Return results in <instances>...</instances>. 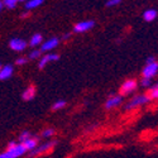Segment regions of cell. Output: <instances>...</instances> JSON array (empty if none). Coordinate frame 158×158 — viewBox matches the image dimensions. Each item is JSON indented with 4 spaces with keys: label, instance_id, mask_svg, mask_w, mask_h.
Returning <instances> with one entry per match:
<instances>
[{
    "label": "cell",
    "instance_id": "1",
    "mask_svg": "<svg viewBox=\"0 0 158 158\" xmlns=\"http://www.w3.org/2000/svg\"><path fill=\"white\" fill-rule=\"evenodd\" d=\"M151 101V99L148 98L147 94H142V95H137L131 99L127 105H125V110H131L134 108H138V106H143Z\"/></svg>",
    "mask_w": 158,
    "mask_h": 158
},
{
    "label": "cell",
    "instance_id": "2",
    "mask_svg": "<svg viewBox=\"0 0 158 158\" xmlns=\"http://www.w3.org/2000/svg\"><path fill=\"white\" fill-rule=\"evenodd\" d=\"M25 153H27V151H25V148L22 146L20 143H17L15 146L9 147V148L4 152V154H5L6 158H19V157H22V156L25 154Z\"/></svg>",
    "mask_w": 158,
    "mask_h": 158
},
{
    "label": "cell",
    "instance_id": "3",
    "mask_svg": "<svg viewBox=\"0 0 158 158\" xmlns=\"http://www.w3.org/2000/svg\"><path fill=\"white\" fill-rule=\"evenodd\" d=\"M56 140H52V142H47V143H44V144H42V146H37L33 151H31V152H28V156L32 158V157H35V156H38V154H42V153H44V152H47V151H49V149H52L55 146H56Z\"/></svg>",
    "mask_w": 158,
    "mask_h": 158
},
{
    "label": "cell",
    "instance_id": "4",
    "mask_svg": "<svg viewBox=\"0 0 158 158\" xmlns=\"http://www.w3.org/2000/svg\"><path fill=\"white\" fill-rule=\"evenodd\" d=\"M158 72V63L157 62H153V63H148L146 64V67L143 69L142 71V75H143V78H153Z\"/></svg>",
    "mask_w": 158,
    "mask_h": 158
},
{
    "label": "cell",
    "instance_id": "5",
    "mask_svg": "<svg viewBox=\"0 0 158 158\" xmlns=\"http://www.w3.org/2000/svg\"><path fill=\"white\" fill-rule=\"evenodd\" d=\"M27 42L24 41L23 38H11L10 39V42H9V47L13 49V51H15V52H22L24 51L25 48H27Z\"/></svg>",
    "mask_w": 158,
    "mask_h": 158
},
{
    "label": "cell",
    "instance_id": "6",
    "mask_svg": "<svg viewBox=\"0 0 158 158\" xmlns=\"http://www.w3.org/2000/svg\"><path fill=\"white\" fill-rule=\"evenodd\" d=\"M137 89V81L135 80H127L122 84L120 86V95L124 96V95H128L130 93H133V91Z\"/></svg>",
    "mask_w": 158,
    "mask_h": 158
},
{
    "label": "cell",
    "instance_id": "7",
    "mask_svg": "<svg viewBox=\"0 0 158 158\" xmlns=\"http://www.w3.org/2000/svg\"><path fill=\"white\" fill-rule=\"evenodd\" d=\"M95 25V22L94 20H84V22H80L75 25L73 28V32L75 33H84V32H87L90 31Z\"/></svg>",
    "mask_w": 158,
    "mask_h": 158
},
{
    "label": "cell",
    "instance_id": "8",
    "mask_svg": "<svg viewBox=\"0 0 158 158\" xmlns=\"http://www.w3.org/2000/svg\"><path fill=\"white\" fill-rule=\"evenodd\" d=\"M123 102V96L122 95H116V96H111L110 99H108V101L105 102V108L108 110L113 109V108H116Z\"/></svg>",
    "mask_w": 158,
    "mask_h": 158
},
{
    "label": "cell",
    "instance_id": "9",
    "mask_svg": "<svg viewBox=\"0 0 158 158\" xmlns=\"http://www.w3.org/2000/svg\"><path fill=\"white\" fill-rule=\"evenodd\" d=\"M13 71H14V69H13L11 64H6V66H4V67H2L0 69V80L5 81V80H8V78H10L11 75H13Z\"/></svg>",
    "mask_w": 158,
    "mask_h": 158
},
{
    "label": "cell",
    "instance_id": "10",
    "mask_svg": "<svg viewBox=\"0 0 158 158\" xmlns=\"http://www.w3.org/2000/svg\"><path fill=\"white\" fill-rule=\"evenodd\" d=\"M60 41H58V38L53 37V38H49L48 41H46L43 44H42V51H52V49H55L57 48Z\"/></svg>",
    "mask_w": 158,
    "mask_h": 158
},
{
    "label": "cell",
    "instance_id": "11",
    "mask_svg": "<svg viewBox=\"0 0 158 158\" xmlns=\"http://www.w3.org/2000/svg\"><path fill=\"white\" fill-rule=\"evenodd\" d=\"M58 58H60V56H58L57 53H49V55H47V56H44V57L41 58V61H39V63H38V67H39V69H44V66H46L48 62H51V61H57Z\"/></svg>",
    "mask_w": 158,
    "mask_h": 158
},
{
    "label": "cell",
    "instance_id": "12",
    "mask_svg": "<svg viewBox=\"0 0 158 158\" xmlns=\"http://www.w3.org/2000/svg\"><path fill=\"white\" fill-rule=\"evenodd\" d=\"M22 146L25 148V151L27 152H31V151H33L37 146H38V140H37V138H29V139H27V140H24L23 143H20Z\"/></svg>",
    "mask_w": 158,
    "mask_h": 158
},
{
    "label": "cell",
    "instance_id": "13",
    "mask_svg": "<svg viewBox=\"0 0 158 158\" xmlns=\"http://www.w3.org/2000/svg\"><path fill=\"white\" fill-rule=\"evenodd\" d=\"M34 95H35V87H34L33 85H31V86H28L27 89L24 90L23 99H24L25 101H29V100H32V99L34 98Z\"/></svg>",
    "mask_w": 158,
    "mask_h": 158
},
{
    "label": "cell",
    "instance_id": "14",
    "mask_svg": "<svg viewBox=\"0 0 158 158\" xmlns=\"http://www.w3.org/2000/svg\"><path fill=\"white\" fill-rule=\"evenodd\" d=\"M157 15H158V13L156 9H148L143 13V18L146 22H153L157 18Z\"/></svg>",
    "mask_w": 158,
    "mask_h": 158
},
{
    "label": "cell",
    "instance_id": "15",
    "mask_svg": "<svg viewBox=\"0 0 158 158\" xmlns=\"http://www.w3.org/2000/svg\"><path fill=\"white\" fill-rule=\"evenodd\" d=\"M42 4H43L42 0H29V2H25L24 8H25V10H27V11H29L32 9H35L38 6H41Z\"/></svg>",
    "mask_w": 158,
    "mask_h": 158
},
{
    "label": "cell",
    "instance_id": "16",
    "mask_svg": "<svg viewBox=\"0 0 158 158\" xmlns=\"http://www.w3.org/2000/svg\"><path fill=\"white\" fill-rule=\"evenodd\" d=\"M42 41H43V37H42V34H39V33H35L32 38H31V41H29V44H31V47H37V46H39L42 43Z\"/></svg>",
    "mask_w": 158,
    "mask_h": 158
},
{
    "label": "cell",
    "instance_id": "17",
    "mask_svg": "<svg viewBox=\"0 0 158 158\" xmlns=\"http://www.w3.org/2000/svg\"><path fill=\"white\" fill-rule=\"evenodd\" d=\"M148 98L151 99V100H154V99H157L158 98V86L157 85H153V86H151V89L148 90Z\"/></svg>",
    "mask_w": 158,
    "mask_h": 158
},
{
    "label": "cell",
    "instance_id": "18",
    "mask_svg": "<svg viewBox=\"0 0 158 158\" xmlns=\"http://www.w3.org/2000/svg\"><path fill=\"white\" fill-rule=\"evenodd\" d=\"M18 0H4V2H2L3 6L8 8V9H14L17 5H18Z\"/></svg>",
    "mask_w": 158,
    "mask_h": 158
},
{
    "label": "cell",
    "instance_id": "19",
    "mask_svg": "<svg viewBox=\"0 0 158 158\" xmlns=\"http://www.w3.org/2000/svg\"><path fill=\"white\" fill-rule=\"evenodd\" d=\"M29 138H31V131L24 130L23 133L19 135V143H23L24 140H27V139H29Z\"/></svg>",
    "mask_w": 158,
    "mask_h": 158
},
{
    "label": "cell",
    "instance_id": "20",
    "mask_svg": "<svg viewBox=\"0 0 158 158\" xmlns=\"http://www.w3.org/2000/svg\"><path fill=\"white\" fill-rule=\"evenodd\" d=\"M64 106H66V101H64V100H60V101H57V102L53 104L52 109H53V110H58V109H62V108H64Z\"/></svg>",
    "mask_w": 158,
    "mask_h": 158
},
{
    "label": "cell",
    "instance_id": "21",
    "mask_svg": "<svg viewBox=\"0 0 158 158\" xmlns=\"http://www.w3.org/2000/svg\"><path fill=\"white\" fill-rule=\"evenodd\" d=\"M53 134H55V129H53V128H48V129L43 130L42 137H43V138H49V137H52Z\"/></svg>",
    "mask_w": 158,
    "mask_h": 158
},
{
    "label": "cell",
    "instance_id": "22",
    "mask_svg": "<svg viewBox=\"0 0 158 158\" xmlns=\"http://www.w3.org/2000/svg\"><path fill=\"white\" fill-rule=\"evenodd\" d=\"M41 53H42V52L39 51V49H34V51H32L31 53H29V58H31V60L39 58V57H41Z\"/></svg>",
    "mask_w": 158,
    "mask_h": 158
},
{
    "label": "cell",
    "instance_id": "23",
    "mask_svg": "<svg viewBox=\"0 0 158 158\" xmlns=\"http://www.w3.org/2000/svg\"><path fill=\"white\" fill-rule=\"evenodd\" d=\"M140 85L143 87H151L152 86V80H148V78H142Z\"/></svg>",
    "mask_w": 158,
    "mask_h": 158
},
{
    "label": "cell",
    "instance_id": "24",
    "mask_svg": "<svg viewBox=\"0 0 158 158\" xmlns=\"http://www.w3.org/2000/svg\"><path fill=\"white\" fill-rule=\"evenodd\" d=\"M120 4V0H109V2L105 3L106 6H115V5H119Z\"/></svg>",
    "mask_w": 158,
    "mask_h": 158
},
{
    "label": "cell",
    "instance_id": "25",
    "mask_svg": "<svg viewBox=\"0 0 158 158\" xmlns=\"http://www.w3.org/2000/svg\"><path fill=\"white\" fill-rule=\"evenodd\" d=\"M27 62H28V58H24V57H20V58H18V60H17V62H15V63H17L18 66H23V64H25V63H27Z\"/></svg>",
    "mask_w": 158,
    "mask_h": 158
},
{
    "label": "cell",
    "instance_id": "26",
    "mask_svg": "<svg viewBox=\"0 0 158 158\" xmlns=\"http://www.w3.org/2000/svg\"><path fill=\"white\" fill-rule=\"evenodd\" d=\"M153 62H156L154 57H148V60H147V64H148V63H153Z\"/></svg>",
    "mask_w": 158,
    "mask_h": 158
},
{
    "label": "cell",
    "instance_id": "27",
    "mask_svg": "<svg viewBox=\"0 0 158 158\" xmlns=\"http://www.w3.org/2000/svg\"><path fill=\"white\" fill-rule=\"evenodd\" d=\"M28 15H29V11H24V13H22V14H20L22 18H25V17H28Z\"/></svg>",
    "mask_w": 158,
    "mask_h": 158
},
{
    "label": "cell",
    "instance_id": "28",
    "mask_svg": "<svg viewBox=\"0 0 158 158\" xmlns=\"http://www.w3.org/2000/svg\"><path fill=\"white\" fill-rule=\"evenodd\" d=\"M69 37H70V33H66V34L63 35V39H67Z\"/></svg>",
    "mask_w": 158,
    "mask_h": 158
},
{
    "label": "cell",
    "instance_id": "29",
    "mask_svg": "<svg viewBox=\"0 0 158 158\" xmlns=\"http://www.w3.org/2000/svg\"><path fill=\"white\" fill-rule=\"evenodd\" d=\"M2 9H3V4H2V2H0V11H2Z\"/></svg>",
    "mask_w": 158,
    "mask_h": 158
},
{
    "label": "cell",
    "instance_id": "30",
    "mask_svg": "<svg viewBox=\"0 0 158 158\" xmlns=\"http://www.w3.org/2000/svg\"><path fill=\"white\" fill-rule=\"evenodd\" d=\"M0 69H2V63H0Z\"/></svg>",
    "mask_w": 158,
    "mask_h": 158
}]
</instances>
